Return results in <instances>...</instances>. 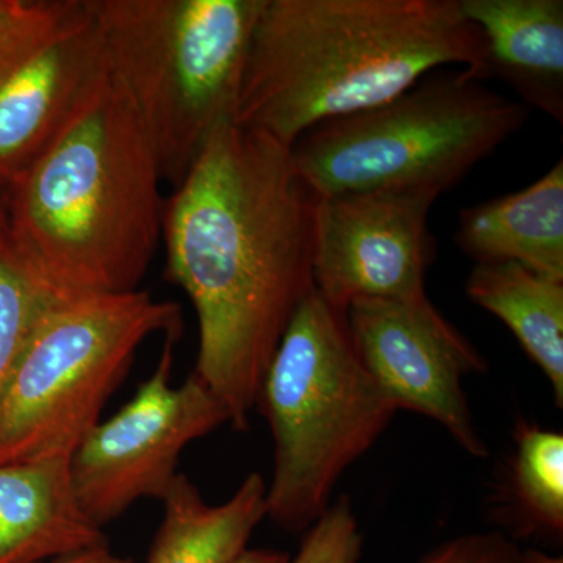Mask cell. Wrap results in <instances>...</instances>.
<instances>
[{"instance_id":"cell-25","label":"cell","mask_w":563,"mask_h":563,"mask_svg":"<svg viewBox=\"0 0 563 563\" xmlns=\"http://www.w3.org/2000/svg\"><path fill=\"white\" fill-rule=\"evenodd\" d=\"M5 221V201H3V190H0V225Z\"/></svg>"},{"instance_id":"cell-15","label":"cell","mask_w":563,"mask_h":563,"mask_svg":"<svg viewBox=\"0 0 563 563\" xmlns=\"http://www.w3.org/2000/svg\"><path fill=\"white\" fill-rule=\"evenodd\" d=\"M266 484L244 477L228 501L210 506L185 474L163 496V520L147 563H233L266 517Z\"/></svg>"},{"instance_id":"cell-13","label":"cell","mask_w":563,"mask_h":563,"mask_svg":"<svg viewBox=\"0 0 563 563\" xmlns=\"http://www.w3.org/2000/svg\"><path fill=\"white\" fill-rule=\"evenodd\" d=\"M485 46L487 80L563 124L562 0H461Z\"/></svg>"},{"instance_id":"cell-14","label":"cell","mask_w":563,"mask_h":563,"mask_svg":"<svg viewBox=\"0 0 563 563\" xmlns=\"http://www.w3.org/2000/svg\"><path fill=\"white\" fill-rule=\"evenodd\" d=\"M454 240L476 265L517 263L563 280V161L523 190L463 209Z\"/></svg>"},{"instance_id":"cell-5","label":"cell","mask_w":563,"mask_h":563,"mask_svg":"<svg viewBox=\"0 0 563 563\" xmlns=\"http://www.w3.org/2000/svg\"><path fill=\"white\" fill-rule=\"evenodd\" d=\"M257 406L274 440L266 517L292 533L320 520L340 477L398 412L358 358L346 313L314 288L282 336Z\"/></svg>"},{"instance_id":"cell-18","label":"cell","mask_w":563,"mask_h":563,"mask_svg":"<svg viewBox=\"0 0 563 563\" xmlns=\"http://www.w3.org/2000/svg\"><path fill=\"white\" fill-rule=\"evenodd\" d=\"M57 302L62 301L33 274L3 221L0 225V398L41 318Z\"/></svg>"},{"instance_id":"cell-16","label":"cell","mask_w":563,"mask_h":563,"mask_svg":"<svg viewBox=\"0 0 563 563\" xmlns=\"http://www.w3.org/2000/svg\"><path fill=\"white\" fill-rule=\"evenodd\" d=\"M466 296L509 328L550 380L562 409L563 280L517 263H487L470 273Z\"/></svg>"},{"instance_id":"cell-19","label":"cell","mask_w":563,"mask_h":563,"mask_svg":"<svg viewBox=\"0 0 563 563\" xmlns=\"http://www.w3.org/2000/svg\"><path fill=\"white\" fill-rule=\"evenodd\" d=\"M362 548L357 517L350 496L343 495L303 532L301 547L288 563H358Z\"/></svg>"},{"instance_id":"cell-12","label":"cell","mask_w":563,"mask_h":563,"mask_svg":"<svg viewBox=\"0 0 563 563\" xmlns=\"http://www.w3.org/2000/svg\"><path fill=\"white\" fill-rule=\"evenodd\" d=\"M109 544L81 509L70 459L0 465V563H38Z\"/></svg>"},{"instance_id":"cell-6","label":"cell","mask_w":563,"mask_h":563,"mask_svg":"<svg viewBox=\"0 0 563 563\" xmlns=\"http://www.w3.org/2000/svg\"><path fill=\"white\" fill-rule=\"evenodd\" d=\"M528 117L525 103L468 70L440 69L391 101L314 125L292 144L291 157L320 198L363 191L440 196Z\"/></svg>"},{"instance_id":"cell-23","label":"cell","mask_w":563,"mask_h":563,"mask_svg":"<svg viewBox=\"0 0 563 563\" xmlns=\"http://www.w3.org/2000/svg\"><path fill=\"white\" fill-rule=\"evenodd\" d=\"M290 555L274 550H246L233 563H288Z\"/></svg>"},{"instance_id":"cell-4","label":"cell","mask_w":563,"mask_h":563,"mask_svg":"<svg viewBox=\"0 0 563 563\" xmlns=\"http://www.w3.org/2000/svg\"><path fill=\"white\" fill-rule=\"evenodd\" d=\"M110 73L128 95L163 181L179 187L213 133L235 122L265 0H88Z\"/></svg>"},{"instance_id":"cell-2","label":"cell","mask_w":563,"mask_h":563,"mask_svg":"<svg viewBox=\"0 0 563 563\" xmlns=\"http://www.w3.org/2000/svg\"><path fill=\"white\" fill-rule=\"evenodd\" d=\"M487 80L461 0H265L235 124L291 147L314 125L391 101L435 70Z\"/></svg>"},{"instance_id":"cell-22","label":"cell","mask_w":563,"mask_h":563,"mask_svg":"<svg viewBox=\"0 0 563 563\" xmlns=\"http://www.w3.org/2000/svg\"><path fill=\"white\" fill-rule=\"evenodd\" d=\"M54 563H131L128 559L120 558L110 550L109 544L81 551V553L57 559Z\"/></svg>"},{"instance_id":"cell-24","label":"cell","mask_w":563,"mask_h":563,"mask_svg":"<svg viewBox=\"0 0 563 563\" xmlns=\"http://www.w3.org/2000/svg\"><path fill=\"white\" fill-rule=\"evenodd\" d=\"M532 554L537 563H563L562 558H555V555L542 553V551H532Z\"/></svg>"},{"instance_id":"cell-8","label":"cell","mask_w":563,"mask_h":563,"mask_svg":"<svg viewBox=\"0 0 563 563\" xmlns=\"http://www.w3.org/2000/svg\"><path fill=\"white\" fill-rule=\"evenodd\" d=\"M176 340L166 336L154 374L120 412L99 422L70 457L77 499L99 528L140 499L162 501L179 476L185 448L229 424L224 404L195 373L173 387Z\"/></svg>"},{"instance_id":"cell-9","label":"cell","mask_w":563,"mask_h":563,"mask_svg":"<svg viewBox=\"0 0 563 563\" xmlns=\"http://www.w3.org/2000/svg\"><path fill=\"white\" fill-rule=\"evenodd\" d=\"M346 318L358 358L396 409L431 418L466 454L487 457L462 387L487 365L428 295L365 299L352 303Z\"/></svg>"},{"instance_id":"cell-17","label":"cell","mask_w":563,"mask_h":563,"mask_svg":"<svg viewBox=\"0 0 563 563\" xmlns=\"http://www.w3.org/2000/svg\"><path fill=\"white\" fill-rule=\"evenodd\" d=\"M510 495L523 528L562 537L563 435L518 422L510 463Z\"/></svg>"},{"instance_id":"cell-20","label":"cell","mask_w":563,"mask_h":563,"mask_svg":"<svg viewBox=\"0 0 563 563\" xmlns=\"http://www.w3.org/2000/svg\"><path fill=\"white\" fill-rule=\"evenodd\" d=\"M66 0H0V74L44 35Z\"/></svg>"},{"instance_id":"cell-10","label":"cell","mask_w":563,"mask_h":563,"mask_svg":"<svg viewBox=\"0 0 563 563\" xmlns=\"http://www.w3.org/2000/svg\"><path fill=\"white\" fill-rule=\"evenodd\" d=\"M437 198L420 191L320 198L314 222V290L344 313L365 299L426 295V273L435 257L428 218Z\"/></svg>"},{"instance_id":"cell-1","label":"cell","mask_w":563,"mask_h":563,"mask_svg":"<svg viewBox=\"0 0 563 563\" xmlns=\"http://www.w3.org/2000/svg\"><path fill=\"white\" fill-rule=\"evenodd\" d=\"M318 202L290 147L235 122L213 133L166 199V277L198 314L192 373L235 431L250 428L266 369L314 288Z\"/></svg>"},{"instance_id":"cell-21","label":"cell","mask_w":563,"mask_h":563,"mask_svg":"<svg viewBox=\"0 0 563 563\" xmlns=\"http://www.w3.org/2000/svg\"><path fill=\"white\" fill-rule=\"evenodd\" d=\"M413 563H537L532 550H521L499 531L465 533L433 548Z\"/></svg>"},{"instance_id":"cell-11","label":"cell","mask_w":563,"mask_h":563,"mask_svg":"<svg viewBox=\"0 0 563 563\" xmlns=\"http://www.w3.org/2000/svg\"><path fill=\"white\" fill-rule=\"evenodd\" d=\"M110 76L88 0H66L49 31L0 74V190L60 139Z\"/></svg>"},{"instance_id":"cell-3","label":"cell","mask_w":563,"mask_h":563,"mask_svg":"<svg viewBox=\"0 0 563 563\" xmlns=\"http://www.w3.org/2000/svg\"><path fill=\"white\" fill-rule=\"evenodd\" d=\"M162 181L132 103L110 76L3 190L7 229L57 301L136 291L162 242Z\"/></svg>"},{"instance_id":"cell-7","label":"cell","mask_w":563,"mask_h":563,"mask_svg":"<svg viewBox=\"0 0 563 563\" xmlns=\"http://www.w3.org/2000/svg\"><path fill=\"white\" fill-rule=\"evenodd\" d=\"M180 328V307L150 291L54 303L0 398V465L73 457L141 344L155 333L179 339Z\"/></svg>"}]
</instances>
